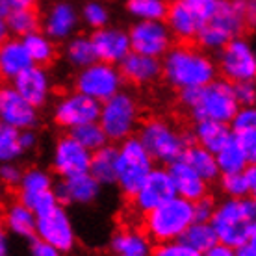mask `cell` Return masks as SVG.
<instances>
[{
	"label": "cell",
	"mask_w": 256,
	"mask_h": 256,
	"mask_svg": "<svg viewBox=\"0 0 256 256\" xmlns=\"http://www.w3.org/2000/svg\"><path fill=\"white\" fill-rule=\"evenodd\" d=\"M182 2L197 19L198 24H204L206 20H210L219 6V0H182Z\"/></svg>",
	"instance_id": "60d3db41"
},
{
	"label": "cell",
	"mask_w": 256,
	"mask_h": 256,
	"mask_svg": "<svg viewBox=\"0 0 256 256\" xmlns=\"http://www.w3.org/2000/svg\"><path fill=\"white\" fill-rule=\"evenodd\" d=\"M202 256H234V249L224 244H214L208 250L202 252Z\"/></svg>",
	"instance_id": "816d5d0a"
},
{
	"label": "cell",
	"mask_w": 256,
	"mask_h": 256,
	"mask_svg": "<svg viewBox=\"0 0 256 256\" xmlns=\"http://www.w3.org/2000/svg\"><path fill=\"white\" fill-rule=\"evenodd\" d=\"M4 19H6L8 30L13 38L20 39L39 30V17L36 10H13Z\"/></svg>",
	"instance_id": "d590c367"
},
{
	"label": "cell",
	"mask_w": 256,
	"mask_h": 256,
	"mask_svg": "<svg viewBox=\"0 0 256 256\" xmlns=\"http://www.w3.org/2000/svg\"><path fill=\"white\" fill-rule=\"evenodd\" d=\"M0 122L15 130H34L39 124V108L32 106L12 84L0 86Z\"/></svg>",
	"instance_id": "5bb4252c"
},
{
	"label": "cell",
	"mask_w": 256,
	"mask_h": 256,
	"mask_svg": "<svg viewBox=\"0 0 256 256\" xmlns=\"http://www.w3.org/2000/svg\"><path fill=\"white\" fill-rule=\"evenodd\" d=\"M10 38V30H8V24H6V19L0 15V45Z\"/></svg>",
	"instance_id": "11a10c76"
},
{
	"label": "cell",
	"mask_w": 256,
	"mask_h": 256,
	"mask_svg": "<svg viewBox=\"0 0 256 256\" xmlns=\"http://www.w3.org/2000/svg\"><path fill=\"white\" fill-rule=\"evenodd\" d=\"M20 41H22V45H24L34 65L45 67L56 58V45L46 34L38 30V32H32L24 38H20Z\"/></svg>",
	"instance_id": "1f68e13d"
},
{
	"label": "cell",
	"mask_w": 256,
	"mask_h": 256,
	"mask_svg": "<svg viewBox=\"0 0 256 256\" xmlns=\"http://www.w3.org/2000/svg\"><path fill=\"white\" fill-rule=\"evenodd\" d=\"M117 158L119 150L116 145L106 143L104 147L91 152L90 171L88 173L100 184V186H114L117 180Z\"/></svg>",
	"instance_id": "484cf974"
},
{
	"label": "cell",
	"mask_w": 256,
	"mask_h": 256,
	"mask_svg": "<svg viewBox=\"0 0 256 256\" xmlns=\"http://www.w3.org/2000/svg\"><path fill=\"white\" fill-rule=\"evenodd\" d=\"M17 186H19V200L28 206L34 214L45 210L46 206L54 204L58 200L54 195V180L45 169L30 167L22 171V176Z\"/></svg>",
	"instance_id": "9a60e30c"
},
{
	"label": "cell",
	"mask_w": 256,
	"mask_h": 256,
	"mask_svg": "<svg viewBox=\"0 0 256 256\" xmlns=\"http://www.w3.org/2000/svg\"><path fill=\"white\" fill-rule=\"evenodd\" d=\"M216 210V202L210 197H202L200 200L193 202V219L195 221H210Z\"/></svg>",
	"instance_id": "7dc6e473"
},
{
	"label": "cell",
	"mask_w": 256,
	"mask_h": 256,
	"mask_svg": "<svg viewBox=\"0 0 256 256\" xmlns=\"http://www.w3.org/2000/svg\"><path fill=\"white\" fill-rule=\"evenodd\" d=\"M210 224L219 244L236 249L238 245L256 238V202L252 197L230 198L216 204Z\"/></svg>",
	"instance_id": "277c9868"
},
{
	"label": "cell",
	"mask_w": 256,
	"mask_h": 256,
	"mask_svg": "<svg viewBox=\"0 0 256 256\" xmlns=\"http://www.w3.org/2000/svg\"><path fill=\"white\" fill-rule=\"evenodd\" d=\"M30 65H34L32 60L19 38H8L0 45V78L12 82Z\"/></svg>",
	"instance_id": "cb8c5ba5"
},
{
	"label": "cell",
	"mask_w": 256,
	"mask_h": 256,
	"mask_svg": "<svg viewBox=\"0 0 256 256\" xmlns=\"http://www.w3.org/2000/svg\"><path fill=\"white\" fill-rule=\"evenodd\" d=\"M216 162H218L219 173L230 174V173H242L245 167L250 166L247 154L244 148L236 143L234 138H228V141L216 152Z\"/></svg>",
	"instance_id": "d6a6232c"
},
{
	"label": "cell",
	"mask_w": 256,
	"mask_h": 256,
	"mask_svg": "<svg viewBox=\"0 0 256 256\" xmlns=\"http://www.w3.org/2000/svg\"><path fill=\"white\" fill-rule=\"evenodd\" d=\"M38 0H0V15L6 17L13 10H34Z\"/></svg>",
	"instance_id": "681fc988"
},
{
	"label": "cell",
	"mask_w": 256,
	"mask_h": 256,
	"mask_svg": "<svg viewBox=\"0 0 256 256\" xmlns=\"http://www.w3.org/2000/svg\"><path fill=\"white\" fill-rule=\"evenodd\" d=\"M167 171H169V176L173 180L176 197L186 198L190 202H197L202 197H208V182L200 178L182 158L169 164Z\"/></svg>",
	"instance_id": "603a6c76"
},
{
	"label": "cell",
	"mask_w": 256,
	"mask_h": 256,
	"mask_svg": "<svg viewBox=\"0 0 256 256\" xmlns=\"http://www.w3.org/2000/svg\"><path fill=\"white\" fill-rule=\"evenodd\" d=\"M234 256H256V238L245 242V244L238 245L234 249Z\"/></svg>",
	"instance_id": "f5cc1de1"
},
{
	"label": "cell",
	"mask_w": 256,
	"mask_h": 256,
	"mask_svg": "<svg viewBox=\"0 0 256 256\" xmlns=\"http://www.w3.org/2000/svg\"><path fill=\"white\" fill-rule=\"evenodd\" d=\"M234 96H236L240 106H254V100H256L254 82L234 84Z\"/></svg>",
	"instance_id": "f6af8a7d"
},
{
	"label": "cell",
	"mask_w": 256,
	"mask_h": 256,
	"mask_svg": "<svg viewBox=\"0 0 256 256\" xmlns=\"http://www.w3.org/2000/svg\"><path fill=\"white\" fill-rule=\"evenodd\" d=\"M122 84L124 80L117 65L93 62L88 67L78 69L74 78V88H76L74 91L91 96L98 102H104L122 90Z\"/></svg>",
	"instance_id": "8fae6325"
},
{
	"label": "cell",
	"mask_w": 256,
	"mask_h": 256,
	"mask_svg": "<svg viewBox=\"0 0 256 256\" xmlns=\"http://www.w3.org/2000/svg\"><path fill=\"white\" fill-rule=\"evenodd\" d=\"M28 252H30V256H64V252H60L54 245L46 244L43 240H39L38 236L32 238Z\"/></svg>",
	"instance_id": "c3c4849f"
},
{
	"label": "cell",
	"mask_w": 256,
	"mask_h": 256,
	"mask_svg": "<svg viewBox=\"0 0 256 256\" xmlns=\"http://www.w3.org/2000/svg\"><path fill=\"white\" fill-rule=\"evenodd\" d=\"M116 256H136V254H116Z\"/></svg>",
	"instance_id": "9f6ffc18"
},
{
	"label": "cell",
	"mask_w": 256,
	"mask_h": 256,
	"mask_svg": "<svg viewBox=\"0 0 256 256\" xmlns=\"http://www.w3.org/2000/svg\"><path fill=\"white\" fill-rule=\"evenodd\" d=\"M78 15L84 20V24H88L91 30H98V28H104V26L110 24V10L100 0L86 2Z\"/></svg>",
	"instance_id": "f35d334b"
},
{
	"label": "cell",
	"mask_w": 256,
	"mask_h": 256,
	"mask_svg": "<svg viewBox=\"0 0 256 256\" xmlns=\"http://www.w3.org/2000/svg\"><path fill=\"white\" fill-rule=\"evenodd\" d=\"M20 156L22 148L19 145V130L0 122V164L15 162Z\"/></svg>",
	"instance_id": "ab89813d"
},
{
	"label": "cell",
	"mask_w": 256,
	"mask_h": 256,
	"mask_svg": "<svg viewBox=\"0 0 256 256\" xmlns=\"http://www.w3.org/2000/svg\"><path fill=\"white\" fill-rule=\"evenodd\" d=\"M102 192V186L90 173L62 178L54 186V195L62 204H91Z\"/></svg>",
	"instance_id": "ffe728a7"
},
{
	"label": "cell",
	"mask_w": 256,
	"mask_h": 256,
	"mask_svg": "<svg viewBox=\"0 0 256 256\" xmlns=\"http://www.w3.org/2000/svg\"><path fill=\"white\" fill-rule=\"evenodd\" d=\"M193 221V202L182 197H173L145 214V234L156 244L174 242L180 240Z\"/></svg>",
	"instance_id": "5b68a950"
},
{
	"label": "cell",
	"mask_w": 256,
	"mask_h": 256,
	"mask_svg": "<svg viewBox=\"0 0 256 256\" xmlns=\"http://www.w3.org/2000/svg\"><path fill=\"white\" fill-rule=\"evenodd\" d=\"M36 143H38V136L34 130H20L19 132V145L22 148V152L26 150H32L36 147Z\"/></svg>",
	"instance_id": "f907efd6"
},
{
	"label": "cell",
	"mask_w": 256,
	"mask_h": 256,
	"mask_svg": "<svg viewBox=\"0 0 256 256\" xmlns=\"http://www.w3.org/2000/svg\"><path fill=\"white\" fill-rule=\"evenodd\" d=\"M12 86L36 108H43L52 95L50 74L41 65H30L19 76L13 78Z\"/></svg>",
	"instance_id": "d6986e66"
},
{
	"label": "cell",
	"mask_w": 256,
	"mask_h": 256,
	"mask_svg": "<svg viewBox=\"0 0 256 256\" xmlns=\"http://www.w3.org/2000/svg\"><path fill=\"white\" fill-rule=\"evenodd\" d=\"M232 138L236 140V143L244 148V152L247 154L250 164H254L256 158V128L252 130H244V132H236L232 134Z\"/></svg>",
	"instance_id": "ee69618b"
},
{
	"label": "cell",
	"mask_w": 256,
	"mask_h": 256,
	"mask_svg": "<svg viewBox=\"0 0 256 256\" xmlns=\"http://www.w3.org/2000/svg\"><path fill=\"white\" fill-rule=\"evenodd\" d=\"M152 256H202V252L192 249L190 245H186L180 240L174 242H166V244H158V247L150 250Z\"/></svg>",
	"instance_id": "7bdbcfd3"
},
{
	"label": "cell",
	"mask_w": 256,
	"mask_h": 256,
	"mask_svg": "<svg viewBox=\"0 0 256 256\" xmlns=\"http://www.w3.org/2000/svg\"><path fill=\"white\" fill-rule=\"evenodd\" d=\"M171 2H176V0H171Z\"/></svg>",
	"instance_id": "6f0895ef"
},
{
	"label": "cell",
	"mask_w": 256,
	"mask_h": 256,
	"mask_svg": "<svg viewBox=\"0 0 256 256\" xmlns=\"http://www.w3.org/2000/svg\"><path fill=\"white\" fill-rule=\"evenodd\" d=\"M36 236L54 245L60 252H70L76 245V230L65 204L54 202L36 214Z\"/></svg>",
	"instance_id": "9c48e42d"
},
{
	"label": "cell",
	"mask_w": 256,
	"mask_h": 256,
	"mask_svg": "<svg viewBox=\"0 0 256 256\" xmlns=\"http://www.w3.org/2000/svg\"><path fill=\"white\" fill-rule=\"evenodd\" d=\"M221 192L230 198L252 197L256 192V167L254 164L247 166L242 173H230L219 176Z\"/></svg>",
	"instance_id": "f546056e"
},
{
	"label": "cell",
	"mask_w": 256,
	"mask_h": 256,
	"mask_svg": "<svg viewBox=\"0 0 256 256\" xmlns=\"http://www.w3.org/2000/svg\"><path fill=\"white\" fill-rule=\"evenodd\" d=\"M69 136L74 138V140H76L86 150H90V152H95L96 148L104 147V145L108 143V138L104 134L102 126L98 124V121L86 122L82 126L72 128V130H69Z\"/></svg>",
	"instance_id": "74e56055"
},
{
	"label": "cell",
	"mask_w": 256,
	"mask_h": 256,
	"mask_svg": "<svg viewBox=\"0 0 256 256\" xmlns=\"http://www.w3.org/2000/svg\"><path fill=\"white\" fill-rule=\"evenodd\" d=\"M98 124L102 126L108 141H122L134 136L140 124V104L128 91H119L108 100L100 102Z\"/></svg>",
	"instance_id": "52a82bcc"
},
{
	"label": "cell",
	"mask_w": 256,
	"mask_h": 256,
	"mask_svg": "<svg viewBox=\"0 0 256 256\" xmlns=\"http://www.w3.org/2000/svg\"><path fill=\"white\" fill-rule=\"evenodd\" d=\"M110 249L114 254H136V256H150V240L145 232L136 228H121L110 240Z\"/></svg>",
	"instance_id": "83f0119b"
},
{
	"label": "cell",
	"mask_w": 256,
	"mask_h": 256,
	"mask_svg": "<svg viewBox=\"0 0 256 256\" xmlns=\"http://www.w3.org/2000/svg\"><path fill=\"white\" fill-rule=\"evenodd\" d=\"M117 150H119V158H117L116 184L119 186L122 195L134 197L143 180L152 171L154 162L138 136H130L126 140H122Z\"/></svg>",
	"instance_id": "ba28073f"
},
{
	"label": "cell",
	"mask_w": 256,
	"mask_h": 256,
	"mask_svg": "<svg viewBox=\"0 0 256 256\" xmlns=\"http://www.w3.org/2000/svg\"><path fill=\"white\" fill-rule=\"evenodd\" d=\"M162 76L174 90L202 88L218 78V65L208 52L192 45H176L162 58Z\"/></svg>",
	"instance_id": "7a4b0ae2"
},
{
	"label": "cell",
	"mask_w": 256,
	"mask_h": 256,
	"mask_svg": "<svg viewBox=\"0 0 256 256\" xmlns=\"http://www.w3.org/2000/svg\"><path fill=\"white\" fill-rule=\"evenodd\" d=\"M98 112H100V102L91 98V96L72 91L67 93L58 102L54 104V121L56 124L65 130H72L76 126H82L86 122L98 121Z\"/></svg>",
	"instance_id": "4fadbf2b"
},
{
	"label": "cell",
	"mask_w": 256,
	"mask_h": 256,
	"mask_svg": "<svg viewBox=\"0 0 256 256\" xmlns=\"http://www.w3.org/2000/svg\"><path fill=\"white\" fill-rule=\"evenodd\" d=\"M4 228L13 236L32 240L36 236V214L20 200L12 202L4 210Z\"/></svg>",
	"instance_id": "4316f807"
},
{
	"label": "cell",
	"mask_w": 256,
	"mask_h": 256,
	"mask_svg": "<svg viewBox=\"0 0 256 256\" xmlns=\"http://www.w3.org/2000/svg\"><path fill=\"white\" fill-rule=\"evenodd\" d=\"M80 22L76 8L67 0H60L56 4H52L43 19V34L56 43V41H67L74 36Z\"/></svg>",
	"instance_id": "44dd1931"
},
{
	"label": "cell",
	"mask_w": 256,
	"mask_h": 256,
	"mask_svg": "<svg viewBox=\"0 0 256 256\" xmlns=\"http://www.w3.org/2000/svg\"><path fill=\"white\" fill-rule=\"evenodd\" d=\"M182 160L192 167L193 171L204 180V182H216L221 176L219 173L218 162H216V154L206 150V148L198 147V145H188L182 152Z\"/></svg>",
	"instance_id": "4dcf8cb0"
},
{
	"label": "cell",
	"mask_w": 256,
	"mask_h": 256,
	"mask_svg": "<svg viewBox=\"0 0 256 256\" xmlns=\"http://www.w3.org/2000/svg\"><path fill=\"white\" fill-rule=\"evenodd\" d=\"M93 50H95L96 62L119 65L122 58L130 52V39L128 32L119 26H104L98 30H93L90 36Z\"/></svg>",
	"instance_id": "ac0fdd59"
},
{
	"label": "cell",
	"mask_w": 256,
	"mask_h": 256,
	"mask_svg": "<svg viewBox=\"0 0 256 256\" xmlns=\"http://www.w3.org/2000/svg\"><path fill=\"white\" fill-rule=\"evenodd\" d=\"M22 171L15 162H4L0 164V182L4 186H17L19 184Z\"/></svg>",
	"instance_id": "bcb514c9"
},
{
	"label": "cell",
	"mask_w": 256,
	"mask_h": 256,
	"mask_svg": "<svg viewBox=\"0 0 256 256\" xmlns=\"http://www.w3.org/2000/svg\"><path fill=\"white\" fill-rule=\"evenodd\" d=\"M138 138L150 154L152 162H158L164 166L180 160L184 148L188 147L186 136L174 124L160 117H152L143 122Z\"/></svg>",
	"instance_id": "8992f818"
},
{
	"label": "cell",
	"mask_w": 256,
	"mask_h": 256,
	"mask_svg": "<svg viewBox=\"0 0 256 256\" xmlns=\"http://www.w3.org/2000/svg\"><path fill=\"white\" fill-rule=\"evenodd\" d=\"M126 32L130 50L143 56L162 60L173 46V36L169 34L164 20H136Z\"/></svg>",
	"instance_id": "7c38bea8"
},
{
	"label": "cell",
	"mask_w": 256,
	"mask_h": 256,
	"mask_svg": "<svg viewBox=\"0 0 256 256\" xmlns=\"http://www.w3.org/2000/svg\"><path fill=\"white\" fill-rule=\"evenodd\" d=\"M122 80H128L134 86H148L162 76V60L143 56L138 52H128L119 65Z\"/></svg>",
	"instance_id": "7402d4cb"
},
{
	"label": "cell",
	"mask_w": 256,
	"mask_h": 256,
	"mask_svg": "<svg viewBox=\"0 0 256 256\" xmlns=\"http://www.w3.org/2000/svg\"><path fill=\"white\" fill-rule=\"evenodd\" d=\"M0 256H12V249H10V244H8L6 228L2 224H0Z\"/></svg>",
	"instance_id": "db71d44e"
},
{
	"label": "cell",
	"mask_w": 256,
	"mask_h": 256,
	"mask_svg": "<svg viewBox=\"0 0 256 256\" xmlns=\"http://www.w3.org/2000/svg\"><path fill=\"white\" fill-rule=\"evenodd\" d=\"M164 22H166L169 34H171L174 39L184 41V43H190V41L195 39V36H197V32H198V26H200L182 0L171 2V4L167 6Z\"/></svg>",
	"instance_id": "d4e9b609"
},
{
	"label": "cell",
	"mask_w": 256,
	"mask_h": 256,
	"mask_svg": "<svg viewBox=\"0 0 256 256\" xmlns=\"http://www.w3.org/2000/svg\"><path fill=\"white\" fill-rule=\"evenodd\" d=\"M90 158L91 152L78 143L74 138L69 134L62 136L52 150V167L54 171L62 176H74V174H82L90 171Z\"/></svg>",
	"instance_id": "e0dca14e"
},
{
	"label": "cell",
	"mask_w": 256,
	"mask_h": 256,
	"mask_svg": "<svg viewBox=\"0 0 256 256\" xmlns=\"http://www.w3.org/2000/svg\"><path fill=\"white\" fill-rule=\"evenodd\" d=\"M256 0H219L218 12L198 26L195 41L200 50L219 52L230 39L242 36L247 22H254Z\"/></svg>",
	"instance_id": "6da1fadb"
},
{
	"label": "cell",
	"mask_w": 256,
	"mask_h": 256,
	"mask_svg": "<svg viewBox=\"0 0 256 256\" xmlns=\"http://www.w3.org/2000/svg\"><path fill=\"white\" fill-rule=\"evenodd\" d=\"M180 104L195 121H218L228 124L234 114L238 112L236 96H234V84L224 78H216L202 88L180 90Z\"/></svg>",
	"instance_id": "3957f363"
},
{
	"label": "cell",
	"mask_w": 256,
	"mask_h": 256,
	"mask_svg": "<svg viewBox=\"0 0 256 256\" xmlns=\"http://www.w3.org/2000/svg\"><path fill=\"white\" fill-rule=\"evenodd\" d=\"M176 197L173 188V180L166 167H152V171L143 180L140 190L134 193V206L140 214H148L150 210L162 206L164 202Z\"/></svg>",
	"instance_id": "2e32d148"
},
{
	"label": "cell",
	"mask_w": 256,
	"mask_h": 256,
	"mask_svg": "<svg viewBox=\"0 0 256 256\" xmlns=\"http://www.w3.org/2000/svg\"><path fill=\"white\" fill-rule=\"evenodd\" d=\"M218 70L230 84L254 82L256 78V54L252 43L244 36L230 39L219 50Z\"/></svg>",
	"instance_id": "30bf717a"
},
{
	"label": "cell",
	"mask_w": 256,
	"mask_h": 256,
	"mask_svg": "<svg viewBox=\"0 0 256 256\" xmlns=\"http://www.w3.org/2000/svg\"><path fill=\"white\" fill-rule=\"evenodd\" d=\"M180 242H184L198 252H204L214 244H218V236L212 228L210 221H193L186 228V232L180 236Z\"/></svg>",
	"instance_id": "e575fe53"
},
{
	"label": "cell",
	"mask_w": 256,
	"mask_h": 256,
	"mask_svg": "<svg viewBox=\"0 0 256 256\" xmlns=\"http://www.w3.org/2000/svg\"><path fill=\"white\" fill-rule=\"evenodd\" d=\"M232 136L230 126L224 122L218 121H197L193 128V138H195V145L206 148L210 152H218Z\"/></svg>",
	"instance_id": "f1b7e54d"
},
{
	"label": "cell",
	"mask_w": 256,
	"mask_h": 256,
	"mask_svg": "<svg viewBox=\"0 0 256 256\" xmlns=\"http://www.w3.org/2000/svg\"><path fill=\"white\" fill-rule=\"evenodd\" d=\"M126 12L136 20H164L167 0H126Z\"/></svg>",
	"instance_id": "8d00e7d4"
},
{
	"label": "cell",
	"mask_w": 256,
	"mask_h": 256,
	"mask_svg": "<svg viewBox=\"0 0 256 256\" xmlns=\"http://www.w3.org/2000/svg\"><path fill=\"white\" fill-rule=\"evenodd\" d=\"M230 132H244V130H252L256 128V110L254 106H240L238 112L234 114V117L228 122Z\"/></svg>",
	"instance_id": "b9f144b4"
},
{
	"label": "cell",
	"mask_w": 256,
	"mask_h": 256,
	"mask_svg": "<svg viewBox=\"0 0 256 256\" xmlns=\"http://www.w3.org/2000/svg\"><path fill=\"white\" fill-rule=\"evenodd\" d=\"M64 56L67 60V64L74 69H84L96 62L95 50L91 45V39L86 36H72L65 41Z\"/></svg>",
	"instance_id": "836d02e7"
}]
</instances>
